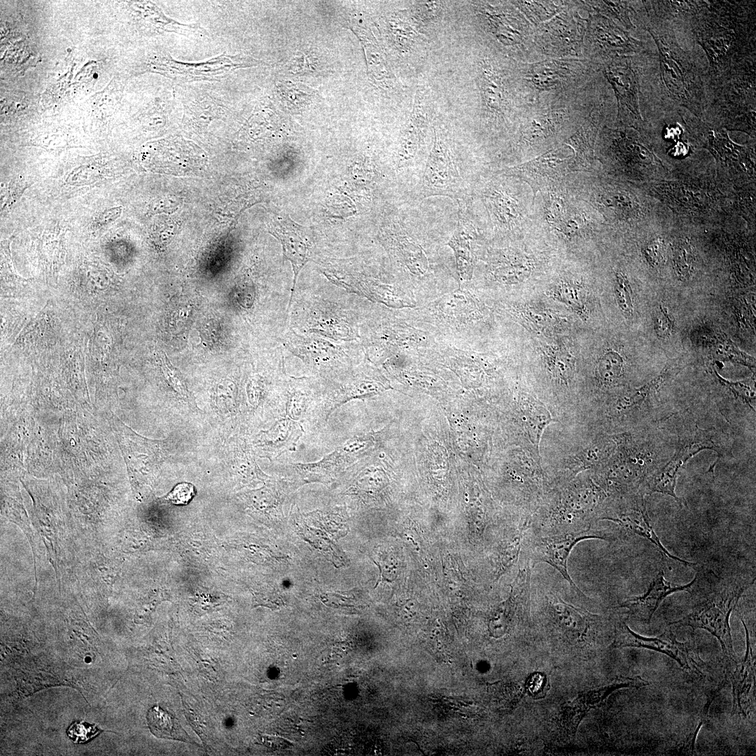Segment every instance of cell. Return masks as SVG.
<instances>
[{
	"mask_svg": "<svg viewBox=\"0 0 756 756\" xmlns=\"http://www.w3.org/2000/svg\"><path fill=\"white\" fill-rule=\"evenodd\" d=\"M369 302L326 277L318 285L296 284L289 302L288 328L336 342L359 341Z\"/></svg>",
	"mask_w": 756,
	"mask_h": 756,
	"instance_id": "1",
	"label": "cell"
},
{
	"mask_svg": "<svg viewBox=\"0 0 756 756\" xmlns=\"http://www.w3.org/2000/svg\"><path fill=\"white\" fill-rule=\"evenodd\" d=\"M608 495L592 479L578 480L547 497L530 522L536 535L589 530L598 521Z\"/></svg>",
	"mask_w": 756,
	"mask_h": 756,
	"instance_id": "2",
	"label": "cell"
},
{
	"mask_svg": "<svg viewBox=\"0 0 756 756\" xmlns=\"http://www.w3.org/2000/svg\"><path fill=\"white\" fill-rule=\"evenodd\" d=\"M359 341L365 358L374 365L399 353L421 352L438 342L432 334L409 323L399 309L373 302L363 313Z\"/></svg>",
	"mask_w": 756,
	"mask_h": 756,
	"instance_id": "3",
	"label": "cell"
},
{
	"mask_svg": "<svg viewBox=\"0 0 756 756\" xmlns=\"http://www.w3.org/2000/svg\"><path fill=\"white\" fill-rule=\"evenodd\" d=\"M399 311L409 323L437 340L440 337L465 340L485 317L484 305L466 286H458L414 309Z\"/></svg>",
	"mask_w": 756,
	"mask_h": 756,
	"instance_id": "4",
	"label": "cell"
},
{
	"mask_svg": "<svg viewBox=\"0 0 756 756\" xmlns=\"http://www.w3.org/2000/svg\"><path fill=\"white\" fill-rule=\"evenodd\" d=\"M281 342L287 351L302 361L310 376L326 382L342 377L365 358L360 341L336 342L287 328Z\"/></svg>",
	"mask_w": 756,
	"mask_h": 756,
	"instance_id": "5",
	"label": "cell"
},
{
	"mask_svg": "<svg viewBox=\"0 0 756 756\" xmlns=\"http://www.w3.org/2000/svg\"><path fill=\"white\" fill-rule=\"evenodd\" d=\"M696 577L690 593L700 595V598L690 614L671 624L707 630L719 640L724 655L734 662L729 616L743 593L753 584L755 579L751 581L734 580L717 587H713L711 582L712 589H709L707 584L701 589L696 584Z\"/></svg>",
	"mask_w": 756,
	"mask_h": 756,
	"instance_id": "6",
	"label": "cell"
},
{
	"mask_svg": "<svg viewBox=\"0 0 756 756\" xmlns=\"http://www.w3.org/2000/svg\"><path fill=\"white\" fill-rule=\"evenodd\" d=\"M331 282L365 300L395 309H414L418 302L396 281L384 279L362 270L328 265L321 270Z\"/></svg>",
	"mask_w": 756,
	"mask_h": 756,
	"instance_id": "7",
	"label": "cell"
},
{
	"mask_svg": "<svg viewBox=\"0 0 756 756\" xmlns=\"http://www.w3.org/2000/svg\"><path fill=\"white\" fill-rule=\"evenodd\" d=\"M647 29L657 46L662 78L669 95L693 113H698L700 87L686 55L669 36L653 28Z\"/></svg>",
	"mask_w": 756,
	"mask_h": 756,
	"instance_id": "8",
	"label": "cell"
},
{
	"mask_svg": "<svg viewBox=\"0 0 756 756\" xmlns=\"http://www.w3.org/2000/svg\"><path fill=\"white\" fill-rule=\"evenodd\" d=\"M588 539L610 540L614 537L596 526L582 531L544 536L532 533L528 528L524 550L532 566L538 562L548 564L560 573L578 595L585 597L569 575L568 560L574 547Z\"/></svg>",
	"mask_w": 756,
	"mask_h": 756,
	"instance_id": "9",
	"label": "cell"
},
{
	"mask_svg": "<svg viewBox=\"0 0 756 756\" xmlns=\"http://www.w3.org/2000/svg\"><path fill=\"white\" fill-rule=\"evenodd\" d=\"M542 601L547 626L570 640H593L603 626L602 617L566 603L554 591L542 592Z\"/></svg>",
	"mask_w": 756,
	"mask_h": 756,
	"instance_id": "10",
	"label": "cell"
},
{
	"mask_svg": "<svg viewBox=\"0 0 756 756\" xmlns=\"http://www.w3.org/2000/svg\"><path fill=\"white\" fill-rule=\"evenodd\" d=\"M365 358L339 379L326 384L323 419L348 402L376 395L390 388L386 377Z\"/></svg>",
	"mask_w": 756,
	"mask_h": 756,
	"instance_id": "11",
	"label": "cell"
},
{
	"mask_svg": "<svg viewBox=\"0 0 756 756\" xmlns=\"http://www.w3.org/2000/svg\"><path fill=\"white\" fill-rule=\"evenodd\" d=\"M599 520L611 521L626 533L647 539L655 545L663 559H671L689 566L697 565L673 556L664 547L651 525L643 495L639 491L612 498L605 503Z\"/></svg>",
	"mask_w": 756,
	"mask_h": 756,
	"instance_id": "12",
	"label": "cell"
},
{
	"mask_svg": "<svg viewBox=\"0 0 756 756\" xmlns=\"http://www.w3.org/2000/svg\"><path fill=\"white\" fill-rule=\"evenodd\" d=\"M462 178L454 150L442 130L434 129V140L422 178L424 196L461 197Z\"/></svg>",
	"mask_w": 756,
	"mask_h": 756,
	"instance_id": "13",
	"label": "cell"
},
{
	"mask_svg": "<svg viewBox=\"0 0 756 756\" xmlns=\"http://www.w3.org/2000/svg\"><path fill=\"white\" fill-rule=\"evenodd\" d=\"M326 384L314 376H287L280 395L284 417L302 424L323 420Z\"/></svg>",
	"mask_w": 756,
	"mask_h": 756,
	"instance_id": "14",
	"label": "cell"
},
{
	"mask_svg": "<svg viewBox=\"0 0 756 756\" xmlns=\"http://www.w3.org/2000/svg\"><path fill=\"white\" fill-rule=\"evenodd\" d=\"M372 444L371 438L356 435L317 461L295 463L291 465L304 482H328L345 473Z\"/></svg>",
	"mask_w": 756,
	"mask_h": 756,
	"instance_id": "15",
	"label": "cell"
},
{
	"mask_svg": "<svg viewBox=\"0 0 756 756\" xmlns=\"http://www.w3.org/2000/svg\"><path fill=\"white\" fill-rule=\"evenodd\" d=\"M612 645L615 648L635 647L656 650L671 657L683 668L690 672H699L687 645L678 642L670 629L659 636L645 638L632 631L624 621L618 620L615 624Z\"/></svg>",
	"mask_w": 756,
	"mask_h": 756,
	"instance_id": "16",
	"label": "cell"
},
{
	"mask_svg": "<svg viewBox=\"0 0 756 756\" xmlns=\"http://www.w3.org/2000/svg\"><path fill=\"white\" fill-rule=\"evenodd\" d=\"M271 227L269 232L281 242L284 258L289 260L292 265L291 297L300 271L314 255V241L305 229L290 218L274 220Z\"/></svg>",
	"mask_w": 756,
	"mask_h": 756,
	"instance_id": "17",
	"label": "cell"
},
{
	"mask_svg": "<svg viewBox=\"0 0 756 756\" xmlns=\"http://www.w3.org/2000/svg\"><path fill=\"white\" fill-rule=\"evenodd\" d=\"M561 148L551 150L534 160L510 168L505 174L517 176L526 181L536 192L568 174L571 166L578 162L575 153L559 157Z\"/></svg>",
	"mask_w": 756,
	"mask_h": 756,
	"instance_id": "18",
	"label": "cell"
},
{
	"mask_svg": "<svg viewBox=\"0 0 756 756\" xmlns=\"http://www.w3.org/2000/svg\"><path fill=\"white\" fill-rule=\"evenodd\" d=\"M248 59L222 55L201 63H186L165 58L160 69L171 77L187 80H210L225 75L231 71L251 66Z\"/></svg>",
	"mask_w": 756,
	"mask_h": 756,
	"instance_id": "19",
	"label": "cell"
},
{
	"mask_svg": "<svg viewBox=\"0 0 756 756\" xmlns=\"http://www.w3.org/2000/svg\"><path fill=\"white\" fill-rule=\"evenodd\" d=\"M618 102L619 115L624 113L633 123L642 120L638 104V80L628 60L614 61L604 71Z\"/></svg>",
	"mask_w": 756,
	"mask_h": 756,
	"instance_id": "20",
	"label": "cell"
},
{
	"mask_svg": "<svg viewBox=\"0 0 756 756\" xmlns=\"http://www.w3.org/2000/svg\"><path fill=\"white\" fill-rule=\"evenodd\" d=\"M579 23L566 14L554 18L538 34L539 46L550 54L567 55L575 52L582 41Z\"/></svg>",
	"mask_w": 756,
	"mask_h": 756,
	"instance_id": "21",
	"label": "cell"
},
{
	"mask_svg": "<svg viewBox=\"0 0 756 756\" xmlns=\"http://www.w3.org/2000/svg\"><path fill=\"white\" fill-rule=\"evenodd\" d=\"M697 41L706 52L710 66L715 70L722 67L727 57L734 51L736 42V33L731 29L719 24L713 17L700 20L694 29Z\"/></svg>",
	"mask_w": 756,
	"mask_h": 756,
	"instance_id": "22",
	"label": "cell"
},
{
	"mask_svg": "<svg viewBox=\"0 0 756 756\" xmlns=\"http://www.w3.org/2000/svg\"><path fill=\"white\" fill-rule=\"evenodd\" d=\"M477 232L465 212H460L457 226L447 242L453 251L459 286L471 280L476 262Z\"/></svg>",
	"mask_w": 756,
	"mask_h": 756,
	"instance_id": "23",
	"label": "cell"
},
{
	"mask_svg": "<svg viewBox=\"0 0 756 756\" xmlns=\"http://www.w3.org/2000/svg\"><path fill=\"white\" fill-rule=\"evenodd\" d=\"M428 104L426 90L419 88L402 136L399 150V166L401 167L409 165L414 160L426 137L429 125Z\"/></svg>",
	"mask_w": 756,
	"mask_h": 756,
	"instance_id": "24",
	"label": "cell"
},
{
	"mask_svg": "<svg viewBox=\"0 0 756 756\" xmlns=\"http://www.w3.org/2000/svg\"><path fill=\"white\" fill-rule=\"evenodd\" d=\"M746 635V651L743 660L736 665L732 675L733 687L732 713L747 718L752 712L755 696V657L750 642L747 626L741 620Z\"/></svg>",
	"mask_w": 756,
	"mask_h": 756,
	"instance_id": "25",
	"label": "cell"
},
{
	"mask_svg": "<svg viewBox=\"0 0 756 756\" xmlns=\"http://www.w3.org/2000/svg\"><path fill=\"white\" fill-rule=\"evenodd\" d=\"M304 431L300 423L282 417L270 428L258 434L255 446L260 451L261 456L277 457L286 451H295Z\"/></svg>",
	"mask_w": 756,
	"mask_h": 756,
	"instance_id": "26",
	"label": "cell"
},
{
	"mask_svg": "<svg viewBox=\"0 0 756 756\" xmlns=\"http://www.w3.org/2000/svg\"><path fill=\"white\" fill-rule=\"evenodd\" d=\"M693 580L685 585H672L666 580L662 570L653 579L648 591L642 596L629 598L619 607L626 608L629 614L647 624L650 623L654 613L662 601L674 592L687 591L690 592L694 584Z\"/></svg>",
	"mask_w": 756,
	"mask_h": 756,
	"instance_id": "27",
	"label": "cell"
},
{
	"mask_svg": "<svg viewBox=\"0 0 756 756\" xmlns=\"http://www.w3.org/2000/svg\"><path fill=\"white\" fill-rule=\"evenodd\" d=\"M644 685V680L640 677L624 678L615 680L603 687L583 694L570 706L564 708L561 718L562 724L566 730H568L569 734H573L576 732L578 724L589 708L601 704L613 691L627 687H640Z\"/></svg>",
	"mask_w": 756,
	"mask_h": 756,
	"instance_id": "28",
	"label": "cell"
},
{
	"mask_svg": "<svg viewBox=\"0 0 756 756\" xmlns=\"http://www.w3.org/2000/svg\"><path fill=\"white\" fill-rule=\"evenodd\" d=\"M591 34L596 45L610 55L619 56L638 51L641 43L609 19L596 16L591 25Z\"/></svg>",
	"mask_w": 756,
	"mask_h": 756,
	"instance_id": "29",
	"label": "cell"
},
{
	"mask_svg": "<svg viewBox=\"0 0 756 756\" xmlns=\"http://www.w3.org/2000/svg\"><path fill=\"white\" fill-rule=\"evenodd\" d=\"M151 733L156 737L188 741V736L173 714L158 706L150 708L146 715Z\"/></svg>",
	"mask_w": 756,
	"mask_h": 756,
	"instance_id": "30",
	"label": "cell"
},
{
	"mask_svg": "<svg viewBox=\"0 0 756 756\" xmlns=\"http://www.w3.org/2000/svg\"><path fill=\"white\" fill-rule=\"evenodd\" d=\"M479 82L486 107L492 113H500L504 108V90L498 76L485 61L481 65Z\"/></svg>",
	"mask_w": 756,
	"mask_h": 756,
	"instance_id": "31",
	"label": "cell"
},
{
	"mask_svg": "<svg viewBox=\"0 0 756 756\" xmlns=\"http://www.w3.org/2000/svg\"><path fill=\"white\" fill-rule=\"evenodd\" d=\"M707 148L723 162L738 161L745 155L743 147L732 142L723 130L708 132Z\"/></svg>",
	"mask_w": 756,
	"mask_h": 756,
	"instance_id": "32",
	"label": "cell"
},
{
	"mask_svg": "<svg viewBox=\"0 0 756 756\" xmlns=\"http://www.w3.org/2000/svg\"><path fill=\"white\" fill-rule=\"evenodd\" d=\"M565 64L556 62H544L533 66L528 77L533 84L543 90L556 85L567 77L568 69Z\"/></svg>",
	"mask_w": 756,
	"mask_h": 756,
	"instance_id": "33",
	"label": "cell"
},
{
	"mask_svg": "<svg viewBox=\"0 0 756 756\" xmlns=\"http://www.w3.org/2000/svg\"><path fill=\"white\" fill-rule=\"evenodd\" d=\"M615 449V443L612 440L602 438L598 440L575 457L573 463L576 466L573 468V471L578 473L580 470L603 463L610 457Z\"/></svg>",
	"mask_w": 756,
	"mask_h": 756,
	"instance_id": "34",
	"label": "cell"
},
{
	"mask_svg": "<svg viewBox=\"0 0 756 756\" xmlns=\"http://www.w3.org/2000/svg\"><path fill=\"white\" fill-rule=\"evenodd\" d=\"M524 410L529 439L538 450L541 435L552 419L547 410L537 402H528Z\"/></svg>",
	"mask_w": 756,
	"mask_h": 756,
	"instance_id": "35",
	"label": "cell"
},
{
	"mask_svg": "<svg viewBox=\"0 0 756 756\" xmlns=\"http://www.w3.org/2000/svg\"><path fill=\"white\" fill-rule=\"evenodd\" d=\"M623 372V359L615 351H609L600 358L596 373L601 382L612 383L617 381Z\"/></svg>",
	"mask_w": 756,
	"mask_h": 756,
	"instance_id": "36",
	"label": "cell"
},
{
	"mask_svg": "<svg viewBox=\"0 0 756 756\" xmlns=\"http://www.w3.org/2000/svg\"><path fill=\"white\" fill-rule=\"evenodd\" d=\"M160 359L163 373L172 390L181 397L184 401L188 402L191 407H195V401L187 388L182 374L171 364L163 352Z\"/></svg>",
	"mask_w": 756,
	"mask_h": 756,
	"instance_id": "37",
	"label": "cell"
},
{
	"mask_svg": "<svg viewBox=\"0 0 756 756\" xmlns=\"http://www.w3.org/2000/svg\"><path fill=\"white\" fill-rule=\"evenodd\" d=\"M694 260L691 244L687 241H680L673 249V262L676 272L682 280H686L691 276Z\"/></svg>",
	"mask_w": 756,
	"mask_h": 756,
	"instance_id": "38",
	"label": "cell"
},
{
	"mask_svg": "<svg viewBox=\"0 0 756 756\" xmlns=\"http://www.w3.org/2000/svg\"><path fill=\"white\" fill-rule=\"evenodd\" d=\"M615 295L618 304L627 317L633 314L631 288L628 280L620 272L616 274Z\"/></svg>",
	"mask_w": 756,
	"mask_h": 756,
	"instance_id": "39",
	"label": "cell"
},
{
	"mask_svg": "<svg viewBox=\"0 0 756 756\" xmlns=\"http://www.w3.org/2000/svg\"><path fill=\"white\" fill-rule=\"evenodd\" d=\"M661 378L662 377H659L624 396L618 402L619 409L628 410L641 405L651 393L654 386L658 384Z\"/></svg>",
	"mask_w": 756,
	"mask_h": 756,
	"instance_id": "40",
	"label": "cell"
},
{
	"mask_svg": "<svg viewBox=\"0 0 756 756\" xmlns=\"http://www.w3.org/2000/svg\"><path fill=\"white\" fill-rule=\"evenodd\" d=\"M102 729L95 724L85 722H75L67 729L69 738L76 743L88 742L98 735Z\"/></svg>",
	"mask_w": 756,
	"mask_h": 756,
	"instance_id": "41",
	"label": "cell"
},
{
	"mask_svg": "<svg viewBox=\"0 0 756 756\" xmlns=\"http://www.w3.org/2000/svg\"><path fill=\"white\" fill-rule=\"evenodd\" d=\"M195 495V486L188 482L176 485L165 499L174 505H187Z\"/></svg>",
	"mask_w": 756,
	"mask_h": 756,
	"instance_id": "42",
	"label": "cell"
},
{
	"mask_svg": "<svg viewBox=\"0 0 756 756\" xmlns=\"http://www.w3.org/2000/svg\"><path fill=\"white\" fill-rule=\"evenodd\" d=\"M599 8L607 15L619 20L626 27H631V23L628 10L624 2L622 1H600Z\"/></svg>",
	"mask_w": 756,
	"mask_h": 756,
	"instance_id": "43",
	"label": "cell"
},
{
	"mask_svg": "<svg viewBox=\"0 0 756 756\" xmlns=\"http://www.w3.org/2000/svg\"><path fill=\"white\" fill-rule=\"evenodd\" d=\"M526 688L529 695L533 698L545 696L549 689L546 676L541 673L531 674L526 680Z\"/></svg>",
	"mask_w": 756,
	"mask_h": 756,
	"instance_id": "44",
	"label": "cell"
},
{
	"mask_svg": "<svg viewBox=\"0 0 756 756\" xmlns=\"http://www.w3.org/2000/svg\"><path fill=\"white\" fill-rule=\"evenodd\" d=\"M673 320L664 306H660L654 317V328L660 338L668 337L673 328Z\"/></svg>",
	"mask_w": 756,
	"mask_h": 756,
	"instance_id": "45",
	"label": "cell"
},
{
	"mask_svg": "<svg viewBox=\"0 0 756 756\" xmlns=\"http://www.w3.org/2000/svg\"><path fill=\"white\" fill-rule=\"evenodd\" d=\"M645 253L648 262L652 265H656L664 258V244L660 240H654L649 244L645 249Z\"/></svg>",
	"mask_w": 756,
	"mask_h": 756,
	"instance_id": "46",
	"label": "cell"
},
{
	"mask_svg": "<svg viewBox=\"0 0 756 756\" xmlns=\"http://www.w3.org/2000/svg\"><path fill=\"white\" fill-rule=\"evenodd\" d=\"M521 5L525 12L528 11V13H531L533 11L534 17L536 19V21L540 22L544 20V19L550 17L552 12L554 13L553 10H549L547 9L548 8L545 7V5L542 4H540V9H538L539 3L537 2H522Z\"/></svg>",
	"mask_w": 756,
	"mask_h": 756,
	"instance_id": "47",
	"label": "cell"
},
{
	"mask_svg": "<svg viewBox=\"0 0 756 756\" xmlns=\"http://www.w3.org/2000/svg\"><path fill=\"white\" fill-rule=\"evenodd\" d=\"M682 131L680 127L671 125L665 130V138L677 141L681 136Z\"/></svg>",
	"mask_w": 756,
	"mask_h": 756,
	"instance_id": "48",
	"label": "cell"
},
{
	"mask_svg": "<svg viewBox=\"0 0 756 756\" xmlns=\"http://www.w3.org/2000/svg\"><path fill=\"white\" fill-rule=\"evenodd\" d=\"M688 151L687 146L682 141H678L671 149V153L676 156L685 155Z\"/></svg>",
	"mask_w": 756,
	"mask_h": 756,
	"instance_id": "49",
	"label": "cell"
}]
</instances>
